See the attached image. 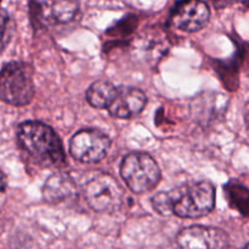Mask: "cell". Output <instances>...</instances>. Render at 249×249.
<instances>
[{
    "label": "cell",
    "instance_id": "6da1fadb",
    "mask_svg": "<svg viewBox=\"0 0 249 249\" xmlns=\"http://www.w3.org/2000/svg\"><path fill=\"white\" fill-rule=\"evenodd\" d=\"M152 207L160 215L198 219L208 215L215 207V187L208 181L181 185L152 198Z\"/></svg>",
    "mask_w": 249,
    "mask_h": 249
},
{
    "label": "cell",
    "instance_id": "7a4b0ae2",
    "mask_svg": "<svg viewBox=\"0 0 249 249\" xmlns=\"http://www.w3.org/2000/svg\"><path fill=\"white\" fill-rule=\"evenodd\" d=\"M17 141L36 164L62 168L67 163L62 142L50 125L36 121L24 122L17 128Z\"/></svg>",
    "mask_w": 249,
    "mask_h": 249
},
{
    "label": "cell",
    "instance_id": "3957f363",
    "mask_svg": "<svg viewBox=\"0 0 249 249\" xmlns=\"http://www.w3.org/2000/svg\"><path fill=\"white\" fill-rule=\"evenodd\" d=\"M36 87L33 68L22 61H11L0 70V100L11 106H27L33 100Z\"/></svg>",
    "mask_w": 249,
    "mask_h": 249
},
{
    "label": "cell",
    "instance_id": "277c9868",
    "mask_svg": "<svg viewBox=\"0 0 249 249\" xmlns=\"http://www.w3.org/2000/svg\"><path fill=\"white\" fill-rule=\"evenodd\" d=\"M85 201L97 213L112 214L124 204L125 192L118 181L106 173H95L83 186Z\"/></svg>",
    "mask_w": 249,
    "mask_h": 249
},
{
    "label": "cell",
    "instance_id": "5b68a950",
    "mask_svg": "<svg viewBox=\"0 0 249 249\" xmlns=\"http://www.w3.org/2000/svg\"><path fill=\"white\" fill-rule=\"evenodd\" d=\"M121 175L129 190L136 195L152 191L162 178L157 162L143 152H133L125 156L121 165Z\"/></svg>",
    "mask_w": 249,
    "mask_h": 249
},
{
    "label": "cell",
    "instance_id": "8992f818",
    "mask_svg": "<svg viewBox=\"0 0 249 249\" xmlns=\"http://www.w3.org/2000/svg\"><path fill=\"white\" fill-rule=\"evenodd\" d=\"M111 140L97 129H82L70 141V153L82 163H97L107 156Z\"/></svg>",
    "mask_w": 249,
    "mask_h": 249
},
{
    "label": "cell",
    "instance_id": "52a82bcc",
    "mask_svg": "<svg viewBox=\"0 0 249 249\" xmlns=\"http://www.w3.org/2000/svg\"><path fill=\"white\" fill-rule=\"evenodd\" d=\"M230 240L225 231L211 226L185 228L175 238L173 249H229Z\"/></svg>",
    "mask_w": 249,
    "mask_h": 249
},
{
    "label": "cell",
    "instance_id": "ba28073f",
    "mask_svg": "<svg viewBox=\"0 0 249 249\" xmlns=\"http://www.w3.org/2000/svg\"><path fill=\"white\" fill-rule=\"evenodd\" d=\"M211 18V9L202 1L177 2L170 14L169 22L180 31L198 32L207 26Z\"/></svg>",
    "mask_w": 249,
    "mask_h": 249
},
{
    "label": "cell",
    "instance_id": "9c48e42d",
    "mask_svg": "<svg viewBox=\"0 0 249 249\" xmlns=\"http://www.w3.org/2000/svg\"><path fill=\"white\" fill-rule=\"evenodd\" d=\"M147 104V97L142 90L134 87H119L113 102L108 107L112 117L129 119L139 116Z\"/></svg>",
    "mask_w": 249,
    "mask_h": 249
},
{
    "label": "cell",
    "instance_id": "30bf717a",
    "mask_svg": "<svg viewBox=\"0 0 249 249\" xmlns=\"http://www.w3.org/2000/svg\"><path fill=\"white\" fill-rule=\"evenodd\" d=\"M38 23L62 24L72 21L77 15L79 4L75 1H44L31 4Z\"/></svg>",
    "mask_w": 249,
    "mask_h": 249
},
{
    "label": "cell",
    "instance_id": "8fae6325",
    "mask_svg": "<svg viewBox=\"0 0 249 249\" xmlns=\"http://www.w3.org/2000/svg\"><path fill=\"white\" fill-rule=\"evenodd\" d=\"M77 195L75 182L70 175L63 173H56L51 175L43 187L44 201L53 206L71 203L74 201Z\"/></svg>",
    "mask_w": 249,
    "mask_h": 249
},
{
    "label": "cell",
    "instance_id": "7c38bea8",
    "mask_svg": "<svg viewBox=\"0 0 249 249\" xmlns=\"http://www.w3.org/2000/svg\"><path fill=\"white\" fill-rule=\"evenodd\" d=\"M117 89L118 88L114 87L108 80H97L90 85L85 97H87V101L89 102L90 106L99 109H108V107L111 106L114 97H116Z\"/></svg>",
    "mask_w": 249,
    "mask_h": 249
},
{
    "label": "cell",
    "instance_id": "4fadbf2b",
    "mask_svg": "<svg viewBox=\"0 0 249 249\" xmlns=\"http://www.w3.org/2000/svg\"><path fill=\"white\" fill-rule=\"evenodd\" d=\"M228 197L230 199V203L235 207L237 211L243 213V215H249V190L245 187L228 186Z\"/></svg>",
    "mask_w": 249,
    "mask_h": 249
},
{
    "label": "cell",
    "instance_id": "5bb4252c",
    "mask_svg": "<svg viewBox=\"0 0 249 249\" xmlns=\"http://www.w3.org/2000/svg\"><path fill=\"white\" fill-rule=\"evenodd\" d=\"M14 34V22L5 10L0 9V51L6 48Z\"/></svg>",
    "mask_w": 249,
    "mask_h": 249
},
{
    "label": "cell",
    "instance_id": "9a60e30c",
    "mask_svg": "<svg viewBox=\"0 0 249 249\" xmlns=\"http://www.w3.org/2000/svg\"><path fill=\"white\" fill-rule=\"evenodd\" d=\"M243 119H245L246 126L249 130V101L245 105V108H243Z\"/></svg>",
    "mask_w": 249,
    "mask_h": 249
},
{
    "label": "cell",
    "instance_id": "2e32d148",
    "mask_svg": "<svg viewBox=\"0 0 249 249\" xmlns=\"http://www.w3.org/2000/svg\"><path fill=\"white\" fill-rule=\"evenodd\" d=\"M5 187H6V178H5V175L0 170V191H4Z\"/></svg>",
    "mask_w": 249,
    "mask_h": 249
},
{
    "label": "cell",
    "instance_id": "e0dca14e",
    "mask_svg": "<svg viewBox=\"0 0 249 249\" xmlns=\"http://www.w3.org/2000/svg\"><path fill=\"white\" fill-rule=\"evenodd\" d=\"M245 249H249V243H248V245H247V246H246V247H245Z\"/></svg>",
    "mask_w": 249,
    "mask_h": 249
}]
</instances>
